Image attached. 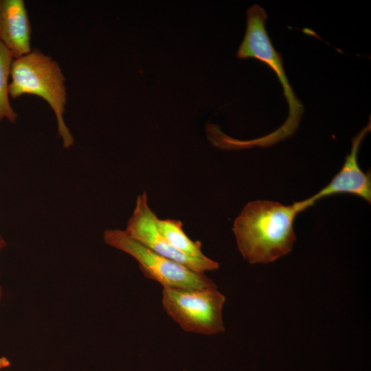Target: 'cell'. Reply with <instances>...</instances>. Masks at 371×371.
<instances>
[{
	"label": "cell",
	"mask_w": 371,
	"mask_h": 371,
	"mask_svg": "<svg viewBox=\"0 0 371 371\" xmlns=\"http://www.w3.org/2000/svg\"><path fill=\"white\" fill-rule=\"evenodd\" d=\"M314 204L309 198L284 205L271 201L249 202L236 218L238 248L249 263H269L291 251L296 216Z\"/></svg>",
	"instance_id": "1"
},
{
	"label": "cell",
	"mask_w": 371,
	"mask_h": 371,
	"mask_svg": "<svg viewBox=\"0 0 371 371\" xmlns=\"http://www.w3.org/2000/svg\"><path fill=\"white\" fill-rule=\"evenodd\" d=\"M9 95L12 98L24 94L44 99L53 110L57 121V131L63 146L69 148L74 138L64 120L67 102L65 78L58 63L37 49L14 58L10 71Z\"/></svg>",
	"instance_id": "2"
},
{
	"label": "cell",
	"mask_w": 371,
	"mask_h": 371,
	"mask_svg": "<svg viewBox=\"0 0 371 371\" xmlns=\"http://www.w3.org/2000/svg\"><path fill=\"white\" fill-rule=\"evenodd\" d=\"M267 19L265 9L259 5L254 4L248 8L245 34L236 53L239 59H257L274 71L289 106V114L284 124L270 134L255 139L256 146L265 147L293 135L304 113V106L289 82L282 56L274 48L267 32Z\"/></svg>",
	"instance_id": "3"
},
{
	"label": "cell",
	"mask_w": 371,
	"mask_h": 371,
	"mask_svg": "<svg viewBox=\"0 0 371 371\" xmlns=\"http://www.w3.org/2000/svg\"><path fill=\"white\" fill-rule=\"evenodd\" d=\"M225 297L216 287L188 289L163 287L162 305L186 332L205 335L225 330L222 309Z\"/></svg>",
	"instance_id": "4"
},
{
	"label": "cell",
	"mask_w": 371,
	"mask_h": 371,
	"mask_svg": "<svg viewBox=\"0 0 371 371\" xmlns=\"http://www.w3.org/2000/svg\"><path fill=\"white\" fill-rule=\"evenodd\" d=\"M103 240L109 246L134 258L144 276L160 283L163 287L203 289L217 286L204 273L194 271L155 253L131 238L124 230L106 229L103 233Z\"/></svg>",
	"instance_id": "5"
},
{
	"label": "cell",
	"mask_w": 371,
	"mask_h": 371,
	"mask_svg": "<svg viewBox=\"0 0 371 371\" xmlns=\"http://www.w3.org/2000/svg\"><path fill=\"white\" fill-rule=\"evenodd\" d=\"M157 216L148 203L146 192L137 197L135 206L124 232L133 239L155 253L176 261L191 270L204 273L218 268L217 262L207 256H189L173 247L157 227Z\"/></svg>",
	"instance_id": "6"
},
{
	"label": "cell",
	"mask_w": 371,
	"mask_h": 371,
	"mask_svg": "<svg viewBox=\"0 0 371 371\" xmlns=\"http://www.w3.org/2000/svg\"><path fill=\"white\" fill-rule=\"evenodd\" d=\"M370 129V120L369 123L352 139L350 153L346 155L340 170L327 186L309 197L314 204L319 199L337 194H353L370 203L371 175L370 172L365 173L358 163L360 145Z\"/></svg>",
	"instance_id": "7"
},
{
	"label": "cell",
	"mask_w": 371,
	"mask_h": 371,
	"mask_svg": "<svg viewBox=\"0 0 371 371\" xmlns=\"http://www.w3.org/2000/svg\"><path fill=\"white\" fill-rule=\"evenodd\" d=\"M32 28L23 0H0V41L14 59L31 52Z\"/></svg>",
	"instance_id": "8"
},
{
	"label": "cell",
	"mask_w": 371,
	"mask_h": 371,
	"mask_svg": "<svg viewBox=\"0 0 371 371\" xmlns=\"http://www.w3.org/2000/svg\"><path fill=\"white\" fill-rule=\"evenodd\" d=\"M156 223L159 232L176 249L192 257L205 256L201 251V242L194 241L187 236L180 221L157 218Z\"/></svg>",
	"instance_id": "9"
},
{
	"label": "cell",
	"mask_w": 371,
	"mask_h": 371,
	"mask_svg": "<svg viewBox=\"0 0 371 371\" xmlns=\"http://www.w3.org/2000/svg\"><path fill=\"white\" fill-rule=\"evenodd\" d=\"M13 60L11 52L0 41V121L6 119L12 124L17 119L9 99L8 79Z\"/></svg>",
	"instance_id": "10"
},
{
	"label": "cell",
	"mask_w": 371,
	"mask_h": 371,
	"mask_svg": "<svg viewBox=\"0 0 371 371\" xmlns=\"http://www.w3.org/2000/svg\"><path fill=\"white\" fill-rule=\"evenodd\" d=\"M10 366V360L5 357H0V370Z\"/></svg>",
	"instance_id": "11"
},
{
	"label": "cell",
	"mask_w": 371,
	"mask_h": 371,
	"mask_svg": "<svg viewBox=\"0 0 371 371\" xmlns=\"http://www.w3.org/2000/svg\"><path fill=\"white\" fill-rule=\"evenodd\" d=\"M7 243L5 238L3 237L0 233V252L6 247Z\"/></svg>",
	"instance_id": "12"
},
{
	"label": "cell",
	"mask_w": 371,
	"mask_h": 371,
	"mask_svg": "<svg viewBox=\"0 0 371 371\" xmlns=\"http://www.w3.org/2000/svg\"><path fill=\"white\" fill-rule=\"evenodd\" d=\"M0 278H1V273H0ZM2 297H3V289H2L1 284L0 282V302L1 301Z\"/></svg>",
	"instance_id": "13"
}]
</instances>
